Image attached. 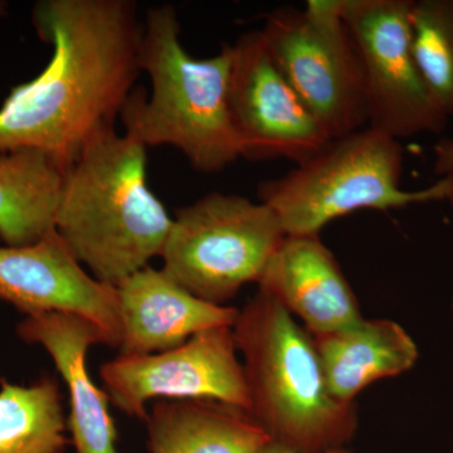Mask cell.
<instances>
[{"label":"cell","mask_w":453,"mask_h":453,"mask_svg":"<svg viewBox=\"0 0 453 453\" xmlns=\"http://www.w3.org/2000/svg\"><path fill=\"white\" fill-rule=\"evenodd\" d=\"M434 172L440 178L453 175V139H441L434 148Z\"/></svg>","instance_id":"cell-20"},{"label":"cell","mask_w":453,"mask_h":453,"mask_svg":"<svg viewBox=\"0 0 453 453\" xmlns=\"http://www.w3.org/2000/svg\"><path fill=\"white\" fill-rule=\"evenodd\" d=\"M65 170L40 150L0 153V238L9 247L38 242L55 229Z\"/></svg>","instance_id":"cell-17"},{"label":"cell","mask_w":453,"mask_h":453,"mask_svg":"<svg viewBox=\"0 0 453 453\" xmlns=\"http://www.w3.org/2000/svg\"><path fill=\"white\" fill-rule=\"evenodd\" d=\"M258 453H303L294 451V449H286V447H282L280 445H276V443L268 442L264 449H261ZM323 453H351L348 449H336V451L330 452H323Z\"/></svg>","instance_id":"cell-21"},{"label":"cell","mask_w":453,"mask_h":453,"mask_svg":"<svg viewBox=\"0 0 453 453\" xmlns=\"http://www.w3.org/2000/svg\"><path fill=\"white\" fill-rule=\"evenodd\" d=\"M257 285L303 320L312 336L344 332L365 320L353 288L320 235H286Z\"/></svg>","instance_id":"cell-12"},{"label":"cell","mask_w":453,"mask_h":453,"mask_svg":"<svg viewBox=\"0 0 453 453\" xmlns=\"http://www.w3.org/2000/svg\"><path fill=\"white\" fill-rule=\"evenodd\" d=\"M312 339L330 392L344 403H356L366 387L411 371L418 360L410 334L388 319H365L351 329Z\"/></svg>","instance_id":"cell-15"},{"label":"cell","mask_w":453,"mask_h":453,"mask_svg":"<svg viewBox=\"0 0 453 453\" xmlns=\"http://www.w3.org/2000/svg\"><path fill=\"white\" fill-rule=\"evenodd\" d=\"M145 425L150 453H258L270 442L246 411L204 399H160Z\"/></svg>","instance_id":"cell-16"},{"label":"cell","mask_w":453,"mask_h":453,"mask_svg":"<svg viewBox=\"0 0 453 453\" xmlns=\"http://www.w3.org/2000/svg\"><path fill=\"white\" fill-rule=\"evenodd\" d=\"M119 356L162 353L204 330L234 326L240 310L214 305L181 288L163 270L145 267L119 286Z\"/></svg>","instance_id":"cell-13"},{"label":"cell","mask_w":453,"mask_h":453,"mask_svg":"<svg viewBox=\"0 0 453 453\" xmlns=\"http://www.w3.org/2000/svg\"><path fill=\"white\" fill-rule=\"evenodd\" d=\"M62 399L52 377L28 387L2 381L0 453H64L67 423Z\"/></svg>","instance_id":"cell-18"},{"label":"cell","mask_w":453,"mask_h":453,"mask_svg":"<svg viewBox=\"0 0 453 453\" xmlns=\"http://www.w3.org/2000/svg\"><path fill=\"white\" fill-rule=\"evenodd\" d=\"M32 18L53 55L0 107V153L40 150L65 170L115 129L142 71L144 22L130 0H43Z\"/></svg>","instance_id":"cell-1"},{"label":"cell","mask_w":453,"mask_h":453,"mask_svg":"<svg viewBox=\"0 0 453 453\" xmlns=\"http://www.w3.org/2000/svg\"><path fill=\"white\" fill-rule=\"evenodd\" d=\"M285 237L264 203L210 193L175 211L162 270L198 299L226 306L259 281Z\"/></svg>","instance_id":"cell-6"},{"label":"cell","mask_w":453,"mask_h":453,"mask_svg":"<svg viewBox=\"0 0 453 453\" xmlns=\"http://www.w3.org/2000/svg\"><path fill=\"white\" fill-rule=\"evenodd\" d=\"M237 351L234 326L211 327L162 353L119 356L101 366L100 377L110 402L142 422L151 399H204L249 413V389Z\"/></svg>","instance_id":"cell-9"},{"label":"cell","mask_w":453,"mask_h":453,"mask_svg":"<svg viewBox=\"0 0 453 453\" xmlns=\"http://www.w3.org/2000/svg\"><path fill=\"white\" fill-rule=\"evenodd\" d=\"M173 219L146 180V148L100 134L65 173L55 229L97 281L119 288L162 257Z\"/></svg>","instance_id":"cell-2"},{"label":"cell","mask_w":453,"mask_h":453,"mask_svg":"<svg viewBox=\"0 0 453 453\" xmlns=\"http://www.w3.org/2000/svg\"><path fill=\"white\" fill-rule=\"evenodd\" d=\"M232 46L195 58L180 42L172 5L149 9L144 19L140 70L149 74L150 97L134 89L121 111L125 135L148 148L173 146L202 173H217L242 157L229 111Z\"/></svg>","instance_id":"cell-3"},{"label":"cell","mask_w":453,"mask_h":453,"mask_svg":"<svg viewBox=\"0 0 453 453\" xmlns=\"http://www.w3.org/2000/svg\"><path fill=\"white\" fill-rule=\"evenodd\" d=\"M452 310H453V300H452Z\"/></svg>","instance_id":"cell-22"},{"label":"cell","mask_w":453,"mask_h":453,"mask_svg":"<svg viewBox=\"0 0 453 453\" xmlns=\"http://www.w3.org/2000/svg\"><path fill=\"white\" fill-rule=\"evenodd\" d=\"M232 46L228 103L242 157L311 159L330 142L268 52L261 32L244 33Z\"/></svg>","instance_id":"cell-10"},{"label":"cell","mask_w":453,"mask_h":453,"mask_svg":"<svg viewBox=\"0 0 453 453\" xmlns=\"http://www.w3.org/2000/svg\"><path fill=\"white\" fill-rule=\"evenodd\" d=\"M403 165L399 140L365 127L330 140L281 177L262 181L258 202L276 214L286 235H320L329 223L357 211L453 203V175L425 189L407 190L402 187Z\"/></svg>","instance_id":"cell-5"},{"label":"cell","mask_w":453,"mask_h":453,"mask_svg":"<svg viewBox=\"0 0 453 453\" xmlns=\"http://www.w3.org/2000/svg\"><path fill=\"white\" fill-rule=\"evenodd\" d=\"M345 0H309L265 16L268 52L329 140L368 127L365 74Z\"/></svg>","instance_id":"cell-7"},{"label":"cell","mask_w":453,"mask_h":453,"mask_svg":"<svg viewBox=\"0 0 453 453\" xmlns=\"http://www.w3.org/2000/svg\"><path fill=\"white\" fill-rule=\"evenodd\" d=\"M412 0H345L365 74L368 127L401 140L440 134L449 119L423 81L412 50Z\"/></svg>","instance_id":"cell-8"},{"label":"cell","mask_w":453,"mask_h":453,"mask_svg":"<svg viewBox=\"0 0 453 453\" xmlns=\"http://www.w3.org/2000/svg\"><path fill=\"white\" fill-rule=\"evenodd\" d=\"M17 333L25 342L41 345L64 378L70 393L67 427L74 451L118 453L109 396L95 384L86 366L89 348L107 345L104 333L88 319L65 312L27 316Z\"/></svg>","instance_id":"cell-14"},{"label":"cell","mask_w":453,"mask_h":453,"mask_svg":"<svg viewBox=\"0 0 453 453\" xmlns=\"http://www.w3.org/2000/svg\"><path fill=\"white\" fill-rule=\"evenodd\" d=\"M0 300L27 316L65 312L92 321L118 349V288L83 270L56 229L38 242L0 247Z\"/></svg>","instance_id":"cell-11"},{"label":"cell","mask_w":453,"mask_h":453,"mask_svg":"<svg viewBox=\"0 0 453 453\" xmlns=\"http://www.w3.org/2000/svg\"><path fill=\"white\" fill-rule=\"evenodd\" d=\"M234 334L249 414L270 442L303 453L348 449L359 423L357 405L330 392L311 334L261 291L240 310Z\"/></svg>","instance_id":"cell-4"},{"label":"cell","mask_w":453,"mask_h":453,"mask_svg":"<svg viewBox=\"0 0 453 453\" xmlns=\"http://www.w3.org/2000/svg\"><path fill=\"white\" fill-rule=\"evenodd\" d=\"M412 50L432 100L453 116V0H418L411 9Z\"/></svg>","instance_id":"cell-19"}]
</instances>
